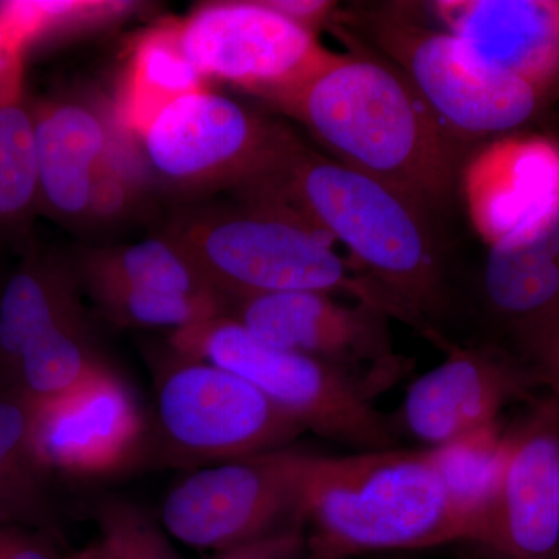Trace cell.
I'll list each match as a JSON object with an SVG mask.
<instances>
[{
	"instance_id": "18",
	"label": "cell",
	"mask_w": 559,
	"mask_h": 559,
	"mask_svg": "<svg viewBox=\"0 0 559 559\" xmlns=\"http://www.w3.org/2000/svg\"><path fill=\"white\" fill-rule=\"evenodd\" d=\"M481 294L522 352L559 316V205L488 248Z\"/></svg>"
},
{
	"instance_id": "29",
	"label": "cell",
	"mask_w": 559,
	"mask_h": 559,
	"mask_svg": "<svg viewBox=\"0 0 559 559\" xmlns=\"http://www.w3.org/2000/svg\"><path fill=\"white\" fill-rule=\"evenodd\" d=\"M305 549V532L301 524L275 530L240 546L219 551L213 559H293Z\"/></svg>"
},
{
	"instance_id": "4",
	"label": "cell",
	"mask_w": 559,
	"mask_h": 559,
	"mask_svg": "<svg viewBox=\"0 0 559 559\" xmlns=\"http://www.w3.org/2000/svg\"><path fill=\"white\" fill-rule=\"evenodd\" d=\"M246 205L187 213L165 231L224 301L290 290L345 293L399 319L388 296L296 210L259 197Z\"/></svg>"
},
{
	"instance_id": "25",
	"label": "cell",
	"mask_w": 559,
	"mask_h": 559,
	"mask_svg": "<svg viewBox=\"0 0 559 559\" xmlns=\"http://www.w3.org/2000/svg\"><path fill=\"white\" fill-rule=\"evenodd\" d=\"M503 448L506 430L496 423L444 447L428 450L452 498L469 514L471 527L498 484Z\"/></svg>"
},
{
	"instance_id": "21",
	"label": "cell",
	"mask_w": 559,
	"mask_h": 559,
	"mask_svg": "<svg viewBox=\"0 0 559 559\" xmlns=\"http://www.w3.org/2000/svg\"><path fill=\"white\" fill-rule=\"evenodd\" d=\"M47 473L33 443V409L27 401L0 393V522L53 527Z\"/></svg>"
},
{
	"instance_id": "31",
	"label": "cell",
	"mask_w": 559,
	"mask_h": 559,
	"mask_svg": "<svg viewBox=\"0 0 559 559\" xmlns=\"http://www.w3.org/2000/svg\"><path fill=\"white\" fill-rule=\"evenodd\" d=\"M0 559H60L46 530L0 525Z\"/></svg>"
},
{
	"instance_id": "36",
	"label": "cell",
	"mask_w": 559,
	"mask_h": 559,
	"mask_svg": "<svg viewBox=\"0 0 559 559\" xmlns=\"http://www.w3.org/2000/svg\"><path fill=\"white\" fill-rule=\"evenodd\" d=\"M0 525H3L2 522H0Z\"/></svg>"
},
{
	"instance_id": "33",
	"label": "cell",
	"mask_w": 559,
	"mask_h": 559,
	"mask_svg": "<svg viewBox=\"0 0 559 559\" xmlns=\"http://www.w3.org/2000/svg\"><path fill=\"white\" fill-rule=\"evenodd\" d=\"M266 2L271 9L312 32L318 25L329 20L331 13L336 10L334 3L326 0H266Z\"/></svg>"
},
{
	"instance_id": "28",
	"label": "cell",
	"mask_w": 559,
	"mask_h": 559,
	"mask_svg": "<svg viewBox=\"0 0 559 559\" xmlns=\"http://www.w3.org/2000/svg\"><path fill=\"white\" fill-rule=\"evenodd\" d=\"M97 521L103 543L117 559H180L159 525L134 503L105 500Z\"/></svg>"
},
{
	"instance_id": "13",
	"label": "cell",
	"mask_w": 559,
	"mask_h": 559,
	"mask_svg": "<svg viewBox=\"0 0 559 559\" xmlns=\"http://www.w3.org/2000/svg\"><path fill=\"white\" fill-rule=\"evenodd\" d=\"M444 359L412 382L400 411L401 428L426 450L500 423L503 407L539 384L520 356L496 345L439 342Z\"/></svg>"
},
{
	"instance_id": "9",
	"label": "cell",
	"mask_w": 559,
	"mask_h": 559,
	"mask_svg": "<svg viewBox=\"0 0 559 559\" xmlns=\"http://www.w3.org/2000/svg\"><path fill=\"white\" fill-rule=\"evenodd\" d=\"M312 459L285 448L197 469L165 498L164 527L187 546L223 551L300 524Z\"/></svg>"
},
{
	"instance_id": "11",
	"label": "cell",
	"mask_w": 559,
	"mask_h": 559,
	"mask_svg": "<svg viewBox=\"0 0 559 559\" xmlns=\"http://www.w3.org/2000/svg\"><path fill=\"white\" fill-rule=\"evenodd\" d=\"M234 319L253 336L341 367L374 399L409 373L393 352L390 316L373 305H345L316 290H290L235 301Z\"/></svg>"
},
{
	"instance_id": "20",
	"label": "cell",
	"mask_w": 559,
	"mask_h": 559,
	"mask_svg": "<svg viewBox=\"0 0 559 559\" xmlns=\"http://www.w3.org/2000/svg\"><path fill=\"white\" fill-rule=\"evenodd\" d=\"M204 81L180 49L176 22L162 25L135 44L116 120L128 134L138 135L165 106L191 92L205 90Z\"/></svg>"
},
{
	"instance_id": "26",
	"label": "cell",
	"mask_w": 559,
	"mask_h": 559,
	"mask_svg": "<svg viewBox=\"0 0 559 559\" xmlns=\"http://www.w3.org/2000/svg\"><path fill=\"white\" fill-rule=\"evenodd\" d=\"M91 293L117 322L175 331L223 316L226 305L218 296H180L124 286H91Z\"/></svg>"
},
{
	"instance_id": "7",
	"label": "cell",
	"mask_w": 559,
	"mask_h": 559,
	"mask_svg": "<svg viewBox=\"0 0 559 559\" xmlns=\"http://www.w3.org/2000/svg\"><path fill=\"white\" fill-rule=\"evenodd\" d=\"M157 178L183 190H253L282 170L300 142L226 95L191 92L160 109L139 132Z\"/></svg>"
},
{
	"instance_id": "15",
	"label": "cell",
	"mask_w": 559,
	"mask_h": 559,
	"mask_svg": "<svg viewBox=\"0 0 559 559\" xmlns=\"http://www.w3.org/2000/svg\"><path fill=\"white\" fill-rule=\"evenodd\" d=\"M462 190L474 229L491 248L559 205V143L496 140L463 168Z\"/></svg>"
},
{
	"instance_id": "8",
	"label": "cell",
	"mask_w": 559,
	"mask_h": 559,
	"mask_svg": "<svg viewBox=\"0 0 559 559\" xmlns=\"http://www.w3.org/2000/svg\"><path fill=\"white\" fill-rule=\"evenodd\" d=\"M156 407L157 450L170 465L201 468L285 450L305 430L250 382L180 355L162 371Z\"/></svg>"
},
{
	"instance_id": "17",
	"label": "cell",
	"mask_w": 559,
	"mask_h": 559,
	"mask_svg": "<svg viewBox=\"0 0 559 559\" xmlns=\"http://www.w3.org/2000/svg\"><path fill=\"white\" fill-rule=\"evenodd\" d=\"M32 112L39 209L62 223L90 218L92 182L119 138V121L68 98L32 103Z\"/></svg>"
},
{
	"instance_id": "19",
	"label": "cell",
	"mask_w": 559,
	"mask_h": 559,
	"mask_svg": "<svg viewBox=\"0 0 559 559\" xmlns=\"http://www.w3.org/2000/svg\"><path fill=\"white\" fill-rule=\"evenodd\" d=\"M80 314L75 271L57 257H27L0 289V392L9 388L28 345Z\"/></svg>"
},
{
	"instance_id": "12",
	"label": "cell",
	"mask_w": 559,
	"mask_h": 559,
	"mask_svg": "<svg viewBox=\"0 0 559 559\" xmlns=\"http://www.w3.org/2000/svg\"><path fill=\"white\" fill-rule=\"evenodd\" d=\"M466 543L495 559H559V403L554 396L506 430L498 484Z\"/></svg>"
},
{
	"instance_id": "16",
	"label": "cell",
	"mask_w": 559,
	"mask_h": 559,
	"mask_svg": "<svg viewBox=\"0 0 559 559\" xmlns=\"http://www.w3.org/2000/svg\"><path fill=\"white\" fill-rule=\"evenodd\" d=\"M443 31L481 61L559 94V0H439L428 3Z\"/></svg>"
},
{
	"instance_id": "14",
	"label": "cell",
	"mask_w": 559,
	"mask_h": 559,
	"mask_svg": "<svg viewBox=\"0 0 559 559\" xmlns=\"http://www.w3.org/2000/svg\"><path fill=\"white\" fill-rule=\"evenodd\" d=\"M32 409L33 443L47 473L81 479L110 476L130 468L148 450V423L134 393L110 369Z\"/></svg>"
},
{
	"instance_id": "24",
	"label": "cell",
	"mask_w": 559,
	"mask_h": 559,
	"mask_svg": "<svg viewBox=\"0 0 559 559\" xmlns=\"http://www.w3.org/2000/svg\"><path fill=\"white\" fill-rule=\"evenodd\" d=\"M38 209L35 123L22 95L0 105V231L21 229Z\"/></svg>"
},
{
	"instance_id": "6",
	"label": "cell",
	"mask_w": 559,
	"mask_h": 559,
	"mask_svg": "<svg viewBox=\"0 0 559 559\" xmlns=\"http://www.w3.org/2000/svg\"><path fill=\"white\" fill-rule=\"evenodd\" d=\"M349 22L457 139L518 130L551 98L535 84L491 68L452 33L419 24L396 9L349 14Z\"/></svg>"
},
{
	"instance_id": "22",
	"label": "cell",
	"mask_w": 559,
	"mask_h": 559,
	"mask_svg": "<svg viewBox=\"0 0 559 559\" xmlns=\"http://www.w3.org/2000/svg\"><path fill=\"white\" fill-rule=\"evenodd\" d=\"M95 353L84 316L62 320L22 353L9 388L0 393L49 403L75 392L108 370Z\"/></svg>"
},
{
	"instance_id": "10",
	"label": "cell",
	"mask_w": 559,
	"mask_h": 559,
	"mask_svg": "<svg viewBox=\"0 0 559 559\" xmlns=\"http://www.w3.org/2000/svg\"><path fill=\"white\" fill-rule=\"evenodd\" d=\"M180 49L204 80L234 84L277 105L333 51L316 32L263 2H213L176 22Z\"/></svg>"
},
{
	"instance_id": "23",
	"label": "cell",
	"mask_w": 559,
	"mask_h": 559,
	"mask_svg": "<svg viewBox=\"0 0 559 559\" xmlns=\"http://www.w3.org/2000/svg\"><path fill=\"white\" fill-rule=\"evenodd\" d=\"M80 274L90 288L124 286L180 296H218L189 253L167 234L124 248L94 250L81 261Z\"/></svg>"
},
{
	"instance_id": "2",
	"label": "cell",
	"mask_w": 559,
	"mask_h": 559,
	"mask_svg": "<svg viewBox=\"0 0 559 559\" xmlns=\"http://www.w3.org/2000/svg\"><path fill=\"white\" fill-rule=\"evenodd\" d=\"M252 197L296 210L388 296L399 319L436 344L433 323L450 307L448 280L429 212L399 190L297 143L282 170Z\"/></svg>"
},
{
	"instance_id": "1",
	"label": "cell",
	"mask_w": 559,
	"mask_h": 559,
	"mask_svg": "<svg viewBox=\"0 0 559 559\" xmlns=\"http://www.w3.org/2000/svg\"><path fill=\"white\" fill-rule=\"evenodd\" d=\"M347 53L331 55L275 108L294 117L331 159L381 180L426 212L443 207L457 183V138L392 62L345 32Z\"/></svg>"
},
{
	"instance_id": "27",
	"label": "cell",
	"mask_w": 559,
	"mask_h": 559,
	"mask_svg": "<svg viewBox=\"0 0 559 559\" xmlns=\"http://www.w3.org/2000/svg\"><path fill=\"white\" fill-rule=\"evenodd\" d=\"M130 2L62 0V2H0V22L25 51L31 44L53 32L112 20L131 9Z\"/></svg>"
},
{
	"instance_id": "3",
	"label": "cell",
	"mask_w": 559,
	"mask_h": 559,
	"mask_svg": "<svg viewBox=\"0 0 559 559\" xmlns=\"http://www.w3.org/2000/svg\"><path fill=\"white\" fill-rule=\"evenodd\" d=\"M308 559L415 554L466 543L471 518L428 450L314 455L299 506Z\"/></svg>"
},
{
	"instance_id": "30",
	"label": "cell",
	"mask_w": 559,
	"mask_h": 559,
	"mask_svg": "<svg viewBox=\"0 0 559 559\" xmlns=\"http://www.w3.org/2000/svg\"><path fill=\"white\" fill-rule=\"evenodd\" d=\"M521 359L528 364L539 384L546 385L550 396L559 403V316L530 342Z\"/></svg>"
},
{
	"instance_id": "34",
	"label": "cell",
	"mask_w": 559,
	"mask_h": 559,
	"mask_svg": "<svg viewBox=\"0 0 559 559\" xmlns=\"http://www.w3.org/2000/svg\"><path fill=\"white\" fill-rule=\"evenodd\" d=\"M68 559H117L116 555L110 551L109 547L106 546L103 540L91 544V546L84 547L75 554L70 555Z\"/></svg>"
},
{
	"instance_id": "5",
	"label": "cell",
	"mask_w": 559,
	"mask_h": 559,
	"mask_svg": "<svg viewBox=\"0 0 559 559\" xmlns=\"http://www.w3.org/2000/svg\"><path fill=\"white\" fill-rule=\"evenodd\" d=\"M173 349L260 390L305 430L355 452L393 450L395 425L352 374L314 356L274 347L227 316L178 330Z\"/></svg>"
},
{
	"instance_id": "32",
	"label": "cell",
	"mask_w": 559,
	"mask_h": 559,
	"mask_svg": "<svg viewBox=\"0 0 559 559\" xmlns=\"http://www.w3.org/2000/svg\"><path fill=\"white\" fill-rule=\"evenodd\" d=\"M24 50L14 43L0 22V105L24 95L22 86Z\"/></svg>"
},
{
	"instance_id": "35",
	"label": "cell",
	"mask_w": 559,
	"mask_h": 559,
	"mask_svg": "<svg viewBox=\"0 0 559 559\" xmlns=\"http://www.w3.org/2000/svg\"><path fill=\"white\" fill-rule=\"evenodd\" d=\"M385 559H429V558H419V557H415V555L399 554V555H393V557H389ZM457 559H481V558H457ZM487 559H495V558L488 557Z\"/></svg>"
}]
</instances>
